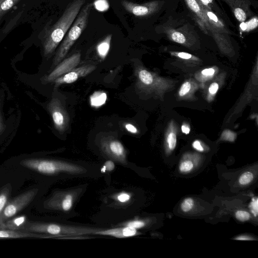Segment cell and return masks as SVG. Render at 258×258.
<instances>
[{
  "instance_id": "cell-1",
  "label": "cell",
  "mask_w": 258,
  "mask_h": 258,
  "mask_svg": "<svg viewBox=\"0 0 258 258\" xmlns=\"http://www.w3.org/2000/svg\"><path fill=\"white\" fill-rule=\"evenodd\" d=\"M86 0H74L47 33L43 42L44 54H51L61 41L79 14Z\"/></svg>"
},
{
  "instance_id": "cell-2",
  "label": "cell",
  "mask_w": 258,
  "mask_h": 258,
  "mask_svg": "<svg viewBox=\"0 0 258 258\" xmlns=\"http://www.w3.org/2000/svg\"><path fill=\"white\" fill-rule=\"evenodd\" d=\"M157 29L169 40L187 47H190L199 41L198 34L194 26L183 19L170 17Z\"/></svg>"
},
{
  "instance_id": "cell-3",
  "label": "cell",
  "mask_w": 258,
  "mask_h": 258,
  "mask_svg": "<svg viewBox=\"0 0 258 258\" xmlns=\"http://www.w3.org/2000/svg\"><path fill=\"white\" fill-rule=\"evenodd\" d=\"M20 164L26 168L47 175L59 173L79 174L84 169L82 167L71 163L46 159H25L22 160Z\"/></svg>"
},
{
  "instance_id": "cell-4",
  "label": "cell",
  "mask_w": 258,
  "mask_h": 258,
  "mask_svg": "<svg viewBox=\"0 0 258 258\" xmlns=\"http://www.w3.org/2000/svg\"><path fill=\"white\" fill-rule=\"evenodd\" d=\"M92 6L91 3H88L80 10L55 55L52 67H56L62 60L86 27Z\"/></svg>"
},
{
  "instance_id": "cell-5",
  "label": "cell",
  "mask_w": 258,
  "mask_h": 258,
  "mask_svg": "<svg viewBox=\"0 0 258 258\" xmlns=\"http://www.w3.org/2000/svg\"><path fill=\"white\" fill-rule=\"evenodd\" d=\"M97 229L85 227L63 226L54 223L27 222L21 231L45 234L53 238L93 234Z\"/></svg>"
},
{
  "instance_id": "cell-6",
  "label": "cell",
  "mask_w": 258,
  "mask_h": 258,
  "mask_svg": "<svg viewBox=\"0 0 258 258\" xmlns=\"http://www.w3.org/2000/svg\"><path fill=\"white\" fill-rule=\"evenodd\" d=\"M38 191L37 188L28 190L9 201L0 217V228L4 222L28 206L35 198Z\"/></svg>"
},
{
  "instance_id": "cell-7",
  "label": "cell",
  "mask_w": 258,
  "mask_h": 258,
  "mask_svg": "<svg viewBox=\"0 0 258 258\" xmlns=\"http://www.w3.org/2000/svg\"><path fill=\"white\" fill-rule=\"evenodd\" d=\"M47 107L56 130L60 133H64L69 127L70 117L61 101L58 98L53 97L47 104Z\"/></svg>"
},
{
  "instance_id": "cell-8",
  "label": "cell",
  "mask_w": 258,
  "mask_h": 258,
  "mask_svg": "<svg viewBox=\"0 0 258 258\" xmlns=\"http://www.w3.org/2000/svg\"><path fill=\"white\" fill-rule=\"evenodd\" d=\"M121 4L127 12L135 16L147 17L157 12L163 5V2L152 1L143 4H137L127 0H122Z\"/></svg>"
},
{
  "instance_id": "cell-9",
  "label": "cell",
  "mask_w": 258,
  "mask_h": 258,
  "mask_svg": "<svg viewBox=\"0 0 258 258\" xmlns=\"http://www.w3.org/2000/svg\"><path fill=\"white\" fill-rule=\"evenodd\" d=\"M103 151L114 160L124 163L126 161V151L121 143L112 136L103 138L101 141Z\"/></svg>"
},
{
  "instance_id": "cell-10",
  "label": "cell",
  "mask_w": 258,
  "mask_h": 258,
  "mask_svg": "<svg viewBox=\"0 0 258 258\" xmlns=\"http://www.w3.org/2000/svg\"><path fill=\"white\" fill-rule=\"evenodd\" d=\"M81 54L76 53L59 62L54 69L43 79L46 83L53 82L56 78L74 69L80 63Z\"/></svg>"
},
{
  "instance_id": "cell-11",
  "label": "cell",
  "mask_w": 258,
  "mask_h": 258,
  "mask_svg": "<svg viewBox=\"0 0 258 258\" xmlns=\"http://www.w3.org/2000/svg\"><path fill=\"white\" fill-rule=\"evenodd\" d=\"M230 7L236 19L241 23L251 15V3L249 0H221Z\"/></svg>"
},
{
  "instance_id": "cell-12",
  "label": "cell",
  "mask_w": 258,
  "mask_h": 258,
  "mask_svg": "<svg viewBox=\"0 0 258 258\" xmlns=\"http://www.w3.org/2000/svg\"><path fill=\"white\" fill-rule=\"evenodd\" d=\"M184 1L191 16L200 30L204 34L208 35L209 26L203 11V6L197 0H184Z\"/></svg>"
},
{
  "instance_id": "cell-13",
  "label": "cell",
  "mask_w": 258,
  "mask_h": 258,
  "mask_svg": "<svg viewBox=\"0 0 258 258\" xmlns=\"http://www.w3.org/2000/svg\"><path fill=\"white\" fill-rule=\"evenodd\" d=\"M96 67L92 64H86L74 68L64 75L56 78L53 82L55 86L63 84H71L78 79L87 76L96 69Z\"/></svg>"
},
{
  "instance_id": "cell-14",
  "label": "cell",
  "mask_w": 258,
  "mask_h": 258,
  "mask_svg": "<svg viewBox=\"0 0 258 258\" xmlns=\"http://www.w3.org/2000/svg\"><path fill=\"white\" fill-rule=\"evenodd\" d=\"M73 203L74 197L72 194H67L63 197L56 194L46 201L45 206L49 208H61L64 211H68L72 208Z\"/></svg>"
},
{
  "instance_id": "cell-15",
  "label": "cell",
  "mask_w": 258,
  "mask_h": 258,
  "mask_svg": "<svg viewBox=\"0 0 258 258\" xmlns=\"http://www.w3.org/2000/svg\"><path fill=\"white\" fill-rule=\"evenodd\" d=\"M94 234L121 238L136 236L138 234V232L135 228L125 226L108 229H97Z\"/></svg>"
},
{
  "instance_id": "cell-16",
  "label": "cell",
  "mask_w": 258,
  "mask_h": 258,
  "mask_svg": "<svg viewBox=\"0 0 258 258\" xmlns=\"http://www.w3.org/2000/svg\"><path fill=\"white\" fill-rule=\"evenodd\" d=\"M203 11L207 18L209 27L215 31L226 33L228 35L233 34L223 23L217 15L210 9L203 6Z\"/></svg>"
},
{
  "instance_id": "cell-17",
  "label": "cell",
  "mask_w": 258,
  "mask_h": 258,
  "mask_svg": "<svg viewBox=\"0 0 258 258\" xmlns=\"http://www.w3.org/2000/svg\"><path fill=\"white\" fill-rule=\"evenodd\" d=\"M19 238H52L51 235L27 231L0 228V239Z\"/></svg>"
},
{
  "instance_id": "cell-18",
  "label": "cell",
  "mask_w": 258,
  "mask_h": 258,
  "mask_svg": "<svg viewBox=\"0 0 258 258\" xmlns=\"http://www.w3.org/2000/svg\"><path fill=\"white\" fill-rule=\"evenodd\" d=\"M27 222V217L25 216H19L6 221L0 228L21 231Z\"/></svg>"
},
{
  "instance_id": "cell-19",
  "label": "cell",
  "mask_w": 258,
  "mask_h": 258,
  "mask_svg": "<svg viewBox=\"0 0 258 258\" xmlns=\"http://www.w3.org/2000/svg\"><path fill=\"white\" fill-rule=\"evenodd\" d=\"M111 37V35H108L97 46V52L102 59H104L109 52Z\"/></svg>"
},
{
  "instance_id": "cell-20",
  "label": "cell",
  "mask_w": 258,
  "mask_h": 258,
  "mask_svg": "<svg viewBox=\"0 0 258 258\" xmlns=\"http://www.w3.org/2000/svg\"><path fill=\"white\" fill-rule=\"evenodd\" d=\"M107 99V95L103 91H96L90 97V104L92 106L98 107L103 105Z\"/></svg>"
},
{
  "instance_id": "cell-21",
  "label": "cell",
  "mask_w": 258,
  "mask_h": 258,
  "mask_svg": "<svg viewBox=\"0 0 258 258\" xmlns=\"http://www.w3.org/2000/svg\"><path fill=\"white\" fill-rule=\"evenodd\" d=\"M11 190V186L9 184L0 191V217L9 202Z\"/></svg>"
},
{
  "instance_id": "cell-22",
  "label": "cell",
  "mask_w": 258,
  "mask_h": 258,
  "mask_svg": "<svg viewBox=\"0 0 258 258\" xmlns=\"http://www.w3.org/2000/svg\"><path fill=\"white\" fill-rule=\"evenodd\" d=\"M197 163L193 162L191 158L184 157L179 164V170L182 173H188L195 168Z\"/></svg>"
},
{
  "instance_id": "cell-23",
  "label": "cell",
  "mask_w": 258,
  "mask_h": 258,
  "mask_svg": "<svg viewBox=\"0 0 258 258\" xmlns=\"http://www.w3.org/2000/svg\"><path fill=\"white\" fill-rule=\"evenodd\" d=\"M258 25L257 16H253L248 21L241 22L239 28L241 32H248L256 28Z\"/></svg>"
},
{
  "instance_id": "cell-24",
  "label": "cell",
  "mask_w": 258,
  "mask_h": 258,
  "mask_svg": "<svg viewBox=\"0 0 258 258\" xmlns=\"http://www.w3.org/2000/svg\"><path fill=\"white\" fill-rule=\"evenodd\" d=\"M19 0H0V18L5 15Z\"/></svg>"
},
{
  "instance_id": "cell-25",
  "label": "cell",
  "mask_w": 258,
  "mask_h": 258,
  "mask_svg": "<svg viewBox=\"0 0 258 258\" xmlns=\"http://www.w3.org/2000/svg\"><path fill=\"white\" fill-rule=\"evenodd\" d=\"M254 179L253 173L250 171H246L243 172L238 178V183L242 186H246L249 184Z\"/></svg>"
},
{
  "instance_id": "cell-26",
  "label": "cell",
  "mask_w": 258,
  "mask_h": 258,
  "mask_svg": "<svg viewBox=\"0 0 258 258\" xmlns=\"http://www.w3.org/2000/svg\"><path fill=\"white\" fill-rule=\"evenodd\" d=\"M195 202L192 198L189 197L184 199L180 204V209L184 213L190 212L194 207Z\"/></svg>"
},
{
  "instance_id": "cell-27",
  "label": "cell",
  "mask_w": 258,
  "mask_h": 258,
  "mask_svg": "<svg viewBox=\"0 0 258 258\" xmlns=\"http://www.w3.org/2000/svg\"><path fill=\"white\" fill-rule=\"evenodd\" d=\"M176 136L174 132H170L168 133L166 143L168 149L170 151H173L176 145Z\"/></svg>"
},
{
  "instance_id": "cell-28",
  "label": "cell",
  "mask_w": 258,
  "mask_h": 258,
  "mask_svg": "<svg viewBox=\"0 0 258 258\" xmlns=\"http://www.w3.org/2000/svg\"><path fill=\"white\" fill-rule=\"evenodd\" d=\"M235 218L240 222H245L251 218L250 214L245 210H237L235 213Z\"/></svg>"
},
{
  "instance_id": "cell-29",
  "label": "cell",
  "mask_w": 258,
  "mask_h": 258,
  "mask_svg": "<svg viewBox=\"0 0 258 258\" xmlns=\"http://www.w3.org/2000/svg\"><path fill=\"white\" fill-rule=\"evenodd\" d=\"M249 209L251 213L255 217L258 214V200L257 197H253L249 205Z\"/></svg>"
},
{
  "instance_id": "cell-30",
  "label": "cell",
  "mask_w": 258,
  "mask_h": 258,
  "mask_svg": "<svg viewBox=\"0 0 258 258\" xmlns=\"http://www.w3.org/2000/svg\"><path fill=\"white\" fill-rule=\"evenodd\" d=\"M115 168V164L111 160L106 161L100 169L101 172L105 173L106 172H110Z\"/></svg>"
},
{
  "instance_id": "cell-31",
  "label": "cell",
  "mask_w": 258,
  "mask_h": 258,
  "mask_svg": "<svg viewBox=\"0 0 258 258\" xmlns=\"http://www.w3.org/2000/svg\"><path fill=\"white\" fill-rule=\"evenodd\" d=\"M145 225L146 224L143 221L133 220L126 223L125 226L138 229L143 228Z\"/></svg>"
},
{
  "instance_id": "cell-32",
  "label": "cell",
  "mask_w": 258,
  "mask_h": 258,
  "mask_svg": "<svg viewBox=\"0 0 258 258\" xmlns=\"http://www.w3.org/2000/svg\"><path fill=\"white\" fill-rule=\"evenodd\" d=\"M191 88V85L189 82H185L181 86L179 91V95L180 96H183L189 92Z\"/></svg>"
},
{
  "instance_id": "cell-33",
  "label": "cell",
  "mask_w": 258,
  "mask_h": 258,
  "mask_svg": "<svg viewBox=\"0 0 258 258\" xmlns=\"http://www.w3.org/2000/svg\"><path fill=\"white\" fill-rule=\"evenodd\" d=\"M203 7L214 11V0H197Z\"/></svg>"
},
{
  "instance_id": "cell-34",
  "label": "cell",
  "mask_w": 258,
  "mask_h": 258,
  "mask_svg": "<svg viewBox=\"0 0 258 258\" xmlns=\"http://www.w3.org/2000/svg\"><path fill=\"white\" fill-rule=\"evenodd\" d=\"M95 6L98 10L104 11L107 9L108 4L105 0H97L95 2Z\"/></svg>"
},
{
  "instance_id": "cell-35",
  "label": "cell",
  "mask_w": 258,
  "mask_h": 258,
  "mask_svg": "<svg viewBox=\"0 0 258 258\" xmlns=\"http://www.w3.org/2000/svg\"><path fill=\"white\" fill-rule=\"evenodd\" d=\"M236 135L230 131H225L222 134V137L224 140L233 142L234 141Z\"/></svg>"
},
{
  "instance_id": "cell-36",
  "label": "cell",
  "mask_w": 258,
  "mask_h": 258,
  "mask_svg": "<svg viewBox=\"0 0 258 258\" xmlns=\"http://www.w3.org/2000/svg\"><path fill=\"white\" fill-rule=\"evenodd\" d=\"M171 53L173 55L184 59H189L192 57V55L191 54L184 52H171Z\"/></svg>"
},
{
  "instance_id": "cell-37",
  "label": "cell",
  "mask_w": 258,
  "mask_h": 258,
  "mask_svg": "<svg viewBox=\"0 0 258 258\" xmlns=\"http://www.w3.org/2000/svg\"><path fill=\"white\" fill-rule=\"evenodd\" d=\"M131 199V196L125 192H122L118 195L117 197V200L120 203H126Z\"/></svg>"
},
{
  "instance_id": "cell-38",
  "label": "cell",
  "mask_w": 258,
  "mask_h": 258,
  "mask_svg": "<svg viewBox=\"0 0 258 258\" xmlns=\"http://www.w3.org/2000/svg\"><path fill=\"white\" fill-rule=\"evenodd\" d=\"M192 147L195 149L199 152H203L204 151V147L199 140H195L192 143Z\"/></svg>"
},
{
  "instance_id": "cell-39",
  "label": "cell",
  "mask_w": 258,
  "mask_h": 258,
  "mask_svg": "<svg viewBox=\"0 0 258 258\" xmlns=\"http://www.w3.org/2000/svg\"><path fill=\"white\" fill-rule=\"evenodd\" d=\"M219 85L217 83H213L209 88V92L211 94H215L218 91Z\"/></svg>"
},
{
  "instance_id": "cell-40",
  "label": "cell",
  "mask_w": 258,
  "mask_h": 258,
  "mask_svg": "<svg viewBox=\"0 0 258 258\" xmlns=\"http://www.w3.org/2000/svg\"><path fill=\"white\" fill-rule=\"evenodd\" d=\"M125 128L130 133L136 134L138 133L137 128L131 123H127L125 125Z\"/></svg>"
},
{
  "instance_id": "cell-41",
  "label": "cell",
  "mask_w": 258,
  "mask_h": 258,
  "mask_svg": "<svg viewBox=\"0 0 258 258\" xmlns=\"http://www.w3.org/2000/svg\"><path fill=\"white\" fill-rule=\"evenodd\" d=\"M215 70L212 68L206 69L202 71V74L205 76H211L214 75Z\"/></svg>"
},
{
  "instance_id": "cell-42",
  "label": "cell",
  "mask_w": 258,
  "mask_h": 258,
  "mask_svg": "<svg viewBox=\"0 0 258 258\" xmlns=\"http://www.w3.org/2000/svg\"><path fill=\"white\" fill-rule=\"evenodd\" d=\"M234 239L239 240H252L254 239L252 237L247 235H240L235 237Z\"/></svg>"
},
{
  "instance_id": "cell-43",
  "label": "cell",
  "mask_w": 258,
  "mask_h": 258,
  "mask_svg": "<svg viewBox=\"0 0 258 258\" xmlns=\"http://www.w3.org/2000/svg\"><path fill=\"white\" fill-rule=\"evenodd\" d=\"M6 128V125L4 121L3 115L0 109V135L4 132Z\"/></svg>"
},
{
  "instance_id": "cell-44",
  "label": "cell",
  "mask_w": 258,
  "mask_h": 258,
  "mask_svg": "<svg viewBox=\"0 0 258 258\" xmlns=\"http://www.w3.org/2000/svg\"><path fill=\"white\" fill-rule=\"evenodd\" d=\"M181 131L185 134H188L190 132V127L186 124H183L181 126Z\"/></svg>"
}]
</instances>
